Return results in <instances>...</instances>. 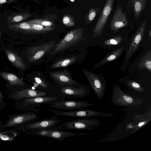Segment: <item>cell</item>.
I'll return each instance as SVG.
<instances>
[{
  "label": "cell",
  "mask_w": 151,
  "mask_h": 151,
  "mask_svg": "<svg viewBox=\"0 0 151 151\" xmlns=\"http://www.w3.org/2000/svg\"><path fill=\"white\" fill-rule=\"evenodd\" d=\"M55 45V42L52 41L43 43L40 45L31 47L27 50L26 56L30 62L37 61L47 53L51 52Z\"/></svg>",
  "instance_id": "cell-7"
},
{
  "label": "cell",
  "mask_w": 151,
  "mask_h": 151,
  "mask_svg": "<svg viewBox=\"0 0 151 151\" xmlns=\"http://www.w3.org/2000/svg\"><path fill=\"white\" fill-rule=\"evenodd\" d=\"M123 39V37L122 36L118 35L105 41L104 42V43L105 45H117L121 43Z\"/></svg>",
  "instance_id": "cell-30"
},
{
  "label": "cell",
  "mask_w": 151,
  "mask_h": 151,
  "mask_svg": "<svg viewBox=\"0 0 151 151\" xmlns=\"http://www.w3.org/2000/svg\"><path fill=\"white\" fill-rule=\"evenodd\" d=\"M53 96L47 92L30 88L24 89L16 91L12 95L15 99H22L40 96Z\"/></svg>",
  "instance_id": "cell-17"
},
{
  "label": "cell",
  "mask_w": 151,
  "mask_h": 151,
  "mask_svg": "<svg viewBox=\"0 0 151 151\" xmlns=\"http://www.w3.org/2000/svg\"><path fill=\"white\" fill-rule=\"evenodd\" d=\"M8 28L10 30L24 33H32L31 25L27 22L10 24Z\"/></svg>",
  "instance_id": "cell-20"
},
{
  "label": "cell",
  "mask_w": 151,
  "mask_h": 151,
  "mask_svg": "<svg viewBox=\"0 0 151 151\" xmlns=\"http://www.w3.org/2000/svg\"><path fill=\"white\" fill-rule=\"evenodd\" d=\"M89 92V90L84 87L67 86L61 88L57 96L64 99L83 98L87 96Z\"/></svg>",
  "instance_id": "cell-10"
},
{
  "label": "cell",
  "mask_w": 151,
  "mask_h": 151,
  "mask_svg": "<svg viewBox=\"0 0 151 151\" xmlns=\"http://www.w3.org/2000/svg\"><path fill=\"white\" fill-rule=\"evenodd\" d=\"M101 9L99 8L92 7L86 14L85 17V23L90 24L93 22L96 16L99 14Z\"/></svg>",
  "instance_id": "cell-27"
},
{
  "label": "cell",
  "mask_w": 151,
  "mask_h": 151,
  "mask_svg": "<svg viewBox=\"0 0 151 151\" xmlns=\"http://www.w3.org/2000/svg\"><path fill=\"white\" fill-rule=\"evenodd\" d=\"M34 80L38 86L45 90H48L49 86L46 82L38 77H35Z\"/></svg>",
  "instance_id": "cell-33"
},
{
  "label": "cell",
  "mask_w": 151,
  "mask_h": 151,
  "mask_svg": "<svg viewBox=\"0 0 151 151\" xmlns=\"http://www.w3.org/2000/svg\"><path fill=\"white\" fill-rule=\"evenodd\" d=\"M100 121L94 118H83L64 122L57 126L55 129L61 130H93L99 126Z\"/></svg>",
  "instance_id": "cell-1"
},
{
  "label": "cell",
  "mask_w": 151,
  "mask_h": 151,
  "mask_svg": "<svg viewBox=\"0 0 151 151\" xmlns=\"http://www.w3.org/2000/svg\"><path fill=\"white\" fill-rule=\"evenodd\" d=\"M47 110L57 116H64L77 118H86L95 116L111 117L115 114L111 113H103L89 109H79L70 111L58 110L53 109Z\"/></svg>",
  "instance_id": "cell-4"
},
{
  "label": "cell",
  "mask_w": 151,
  "mask_h": 151,
  "mask_svg": "<svg viewBox=\"0 0 151 151\" xmlns=\"http://www.w3.org/2000/svg\"><path fill=\"white\" fill-rule=\"evenodd\" d=\"M13 131H8L0 134V139L4 141H12L14 139L16 134H10Z\"/></svg>",
  "instance_id": "cell-31"
},
{
  "label": "cell",
  "mask_w": 151,
  "mask_h": 151,
  "mask_svg": "<svg viewBox=\"0 0 151 151\" xmlns=\"http://www.w3.org/2000/svg\"><path fill=\"white\" fill-rule=\"evenodd\" d=\"M70 0L72 2H74L75 1V0Z\"/></svg>",
  "instance_id": "cell-39"
},
{
  "label": "cell",
  "mask_w": 151,
  "mask_h": 151,
  "mask_svg": "<svg viewBox=\"0 0 151 151\" xmlns=\"http://www.w3.org/2000/svg\"><path fill=\"white\" fill-rule=\"evenodd\" d=\"M32 16L28 12L14 13L7 17L6 22L11 24L24 21Z\"/></svg>",
  "instance_id": "cell-21"
},
{
  "label": "cell",
  "mask_w": 151,
  "mask_h": 151,
  "mask_svg": "<svg viewBox=\"0 0 151 151\" xmlns=\"http://www.w3.org/2000/svg\"><path fill=\"white\" fill-rule=\"evenodd\" d=\"M76 59V58L74 56L64 58L53 64L51 68L54 69L66 67L73 63Z\"/></svg>",
  "instance_id": "cell-25"
},
{
  "label": "cell",
  "mask_w": 151,
  "mask_h": 151,
  "mask_svg": "<svg viewBox=\"0 0 151 151\" xmlns=\"http://www.w3.org/2000/svg\"><path fill=\"white\" fill-rule=\"evenodd\" d=\"M63 122V121L59 119L57 116L55 115L50 118L22 124V128L24 130L29 131L55 128L57 126Z\"/></svg>",
  "instance_id": "cell-8"
},
{
  "label": "cell",
  "mask_w": 151,
  "mask_h": 151,
  "mask_svg": "<svg viewBox=\"0 0 151 151\" xmlns=\"http://www.w3.org/2000/svg\"><path fill=\"white\" fill-rule=\"evenodd\" d=\"M146 19L145 20L134 35L127 51L126 59H130L137 48L143 37L146 24Z\"/></svg>",
  "instance_id": "cell-14"
},
{
  "label": "cell",
  "mask_w": 151,
  "mask_h": 151,
  "mask_svg": "<svg viewBox=\"0 0 151 151\" xmlns=\"http://www.w3.org/2000/svg\"><path fill=\"white\" fill-rule=\"evenodd\" d=\"M140 69H146L151 71V50H148L142 57L138 64Z\"/></svg>",
  "instance_id": "cell-23"
},
{
  "label": "cell",
  "mask_w": 151,
  "mask_h": 151,
  "mask_svg": "<svg viewBox=\"0 0 151 151\" xmlns=\"http://www.w3.org/2000/svg\"><path fill=\"white\" fill-rule=\"evenodd\" d=\"M84 31L82 28L79 27L68 32L59 43L55 45L50 54L54 55L59 51L75 45L81 41H86V38L84 36Z\"/></svg>",
  "instance_id": "cell-2"
},
{
  "label": "cell",
  "mask_w": 151,
  "mask_h": 151,
  "mask_svg": "<svg viewBox=\"0 0 151 151\" xmlns=\"http://www.w3.org/2000/svg\"><path fill=\"white\" fill-rule=\"evenodd\" d=\"M0 76L6 80L10 86H22L24 85V83L22 80L13 74L6 72H0Z\"/></svg>",
  "instance_id": "cell-19"
},
{
  "label": "cell",
  "mask_w": 151,
  "mask_h": 151,
  "mask_svg": "<svg viewBox=\"0 0 151 151\" xmlns=\"http://www.w3.org/2000/svg\"><path fill=\"white\" fill-rule=\"evenodd\" d=\"M124 49V48L122 47L112 52L97 64L98 67L116 60L121 55Z\"/></svg>",
  "instance_id": "cell-24"
},
{
  "label": "cell",
  "mask_w": 151,
  "mask_h": 151,
  "mask_svg": "<svg viewBox=\"0 0 151 151\" xmlns=\"http://www.w3.org/2000/svg\"><path fill=\"white\" fill-rule=\"evenodd\" d=\"M147 0H132L134 16L136 19L139 18L147 4Z\"/></svg>",
  "instance_id": "cell-22"
},
{
  "label": "cell",
  "mask_w": 151,
  "mask_h": 151,
  "mask_svg": "<svg viewBox=\"0 0 151 151\" xmlns=\"http://www.w3.org/2000/svg\"><path fill=\"white\" fill-rule=\"evenodd\" d=\"M84 74L97 97L101 100L104 96L106 84L99 76L83 68Z\"/></svg>",
  "instance_id": "cell-9"
},
{
  "label": "cell",
  "mask_w": 151,
  "mask_h": 151,
  "mask_svg": "<svg viewBox=\"0 0 151 151\" xmlns=\"http://www.w3.org/2000/svg\"><path fill=\"white\" fill-rule=\"evenodd\" d=\"M62 21L65 25L68 27L74 26L76 24L73 17L72 15L68 14H66L63 16Z\"/></svg>",
  "instance_id": "cell-28"
},
{
  "label": "cell",
  "mask_w": 151,
  "mask_h": 151,
  "mask_svg": "<svg viewBox=\"0 0 151 151\" xmlns=\"http://www.w3.org/2000/svg\"><path fill=\"white\" fill-rule=\"evenodd\" d=\"M111 101L118 106H134L142 104L144 101L124 93L117 85L113 88Z\"/></svg>",
  "instance_id": "cell-3"
},
{
  "label": "cell",
  "mask_w": 151,
  "mask_h": 151,
  "mask_svg": "<svg viewBox=\"0 0 151 151\" xmlns=\"http://www.w3.org/2000/svg\"><path fill=\"white\" fill-rule=\"evenodd\" d=\"M149 121H144L143 122H140L138 124L137 126V127L138 128H140L142 127L145 124L147 123V122H148Z\"/></svg>",
  "instance_id": "cell-35"
},
{
  "label": "cell",
  "mask_w": 151,
  "mask_h": 151,
  "mask_svg": "<svg viewBox=\"0 0 151 151\" xmlns=\"http://www.w3.org/2000/svg\"><path fill=\"white\" fill-rule=\"evenodd\" d=\"M33 33L40 34L45 33L53 30V27H47L40 24L29 23Z\"/></svg>",
  "instance_id": "cell-26"
},
{
  "label": "cell",
  "mask_w": 151,
  "mask_h": 151,
  "mask_svg": "<svg viewBox=\"0 0 151 151\" xmlns=\"http://www.w3.org/2000/svg\"><path fill=\"white\" fill-rule=\"evenodd\" d=\"M127 84L131 87L139 92H143L144 91V89L138 83L133 81H128Z\"/></svg>",
  "instance_id": "cell-32"
},
{
  "label": "cell",
  "mask_w": 151,
  "mask_h": 151,
  "mask_svg": "<svg viewBox=\"0 0 151 151\" xmlns=\"http://www.w3.org/2000/svg\"><path fill=\"white\" fill-rule=\"evenodd\" d=\"M3 95L0 91V101H2V99L3 98Z\"/></svg>",
  "instance_id": "cell-36"
},
{
  "label": "cell",
  "mask_w": 151,
  "mask_h": 151,
  "mask_svg": "<svg viewBox=\"0 0 151 151\" xmlns=\"http://www.w3.org/2000/svg\"></svg>",
  "instance_id": "cell-40"
},
{
  "label": "cell",
  "mask_w": 151,
  "mask_h": 151,
  "mask_svg": "<svg viewBox=\"0 0 151 151\" xmlns=\"http://www.w3.org/2000/svg\"><path fill=\"white\" fill-rule=\"evenodd\" d=\"M49 107L58 110L70 111L93 106L94 104L81 100H66L63 99L48 103Z\"/></svg>",
  "instance_id": "cell-5"
},
{
  "label": "cell",
  "mask_w": 151,
  "mask_h": 151,
  "mask_svg": "<svg viewBox=\"0 0 151 151\" xmlns=\"http://www.w3.org/2000/svg\"><path fill=\"white\" fill-rule=\"evenodd\" d=\"M27 133L50 138L60 141L63 140L66 138L87 135L83 132H73L55 128L32 130L28 132Z\"/></svg>",
  "instance_id": "cell-6"
},
{
  "label": "cell",
  "mask_w": 151,
  "mask_h": 151,
  "mask_svg": "<svg viewBox=\"0 0 151 151\" xmlns=\"http://www.w3.org/2000/svg\"><path fill=\"white\" fill-rule=\"evenodd\" d=\"M1 30H0V40H1Z\"/></svg>",
  "instance_id": "cell-38"
},
{
  "label": "cell",
  "mask_w": 151,
  "mask_h": 151,
  "mask_svg": "<svg viewBox=\"0 0 151 151\" xmlns=\"http://www.w3.org/2000/svg\"><path fill=\"white\" fill-rule=\"evenodd\" d=\"M128 21L125 12L122 11L121 6H117L115 11L110 24V28L116 32L120 29L128 25Z\"/></svg>",
  "instance_id": "cell-13"
},
{
  "label": "cell",
  "mask_w": 151,
  "mask_h": 151,
  "mask_svg": "<svg viewBox=\"0 0 151 151\" xmlns=\"http://www.w3.org/2000/svg\"><path fill=\"white\" fill-rule=\"evenodd\" d=\"M9 60L16 68L21 70H24L26 67L22 58L15 52L10 50H5Z\"/></svg>",
  "instance_id": "cell-18"
},
{
  "label": "cell",
  "mask_w": 151,
  "mask_h": 151,
  "mask_svg": "<svg viewBox=\"0 0 151 151\" xmlns=\"http://www.w3.org/2000/svg\"><path fill=\"white\" fill-rule=\"evenodd\" d=\"M40 116L34 112H26L14 115L4 124L3 127H12L39 119Z\"/></svg>",
  "instance_id": "cell-12"
},
{
  "label": "cell",
  "mask_w": 151,
  "mask_h": 151,
  "mask_svg": "<svg viewBox=\"0 0 151 151\" xmlns=\"http://www.w3.org/2000/svg\"><path fill=\"white\" fill-rule=\"evenodd\" d=\"M149 36L150 37H151V29H150V31H149Z\"/></svg>",
  "instance_id": "cell-37"
},
{
  "label": "cell",
  "mask_w": 151,
  "mask_h": 151,
  "mask_svg": "<svg viewBox=\"0 0 151 151\" xmlns=\"http://www.w3.org/2000/svg\"><path fill=\"white\" fill-rule=\"evenodd\" d=\"M15 1V0H0V5L5 4L14 3Z\"/></svg>",
  "instance_id": "cell-34"
},
{
  "label": "cell",
  "mask_w": 151,
  "mask_h": 151,
  "mask_svg": "<svg viewBox=\"0 0 151 151\" xmlns=\"http://www.w3.org/2000/svg\"><path fill=\"white\" fill-rule=\"evenodd\" d=\"M51 76L61 87L67 86H75L77 85L76 81L71 78L67 70L53 72L51 73Z\"/></svg>",
  "instance_id": "cell-15"
},
{
  "label": "cell",
  "mask_w": 151,
  "mask_h": 151,
  "mask_svg": "<svg viewBox=\"0 0 151 151\" xmlns=\"http://www.w3.org/2000/svg\"><path fill=\"white\" fill-rule=\"evenodd\" d=\"M27 22L47 27H53L54 26V24L52 22L45 19H37L29 21Z\"/></svg>",
  "instance_id": "cell-29"
},
{
  "label": "cell",
  "mask_w": 151,
  "mask_h": 151,
  "mask_svg": "<svg viewBox=\"0 0 151 151\" xmlns=\"http://www.w3.org/2000/svg\"><path fill=\"white\" fill-rule=\"evenodd\" d=\"M63 99H64L56 96H40L26 99L24 100V104L26 106L31 105L38 107L41 104H47L50 102Z\"/></svg>",
  "instance_id": "cell-16"
},
{
  "label": "cell",
  "mask_w": 151,
  "mask_h": 151,
  "mask_svg": "<svg viewBox=\"0 0 151 151\" xmlns=\"http://www.w3.org/2000/svg\"><path fill=\"white\" fill-rule=\"evenodd\" d=\"M114 0H107L94 28L92 37L100 36L113 9Z\"/></svg>",
  "instance_id": "cell-11"
}]
</instances>
